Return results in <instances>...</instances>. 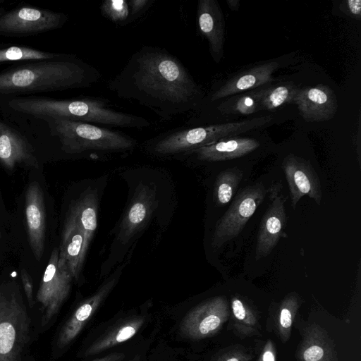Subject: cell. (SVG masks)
Returning <instances> with one entry per match:
<instances>
[{"label":"cell","mask_w":361,"mask_h":361,"mask_svg":"<svg viewBox=\"0 0 361 361\" xmlns=\"http://www.w3.org/2000/svg\"><path fill=\"white\" fill-rule=\"evenodd\" d=\"M102 14L111 22L126 25L129 18L128 1L125 0H106L100 6Z\"/></svg>","instance_id":"obj_29"},{"label":"cell","mask_w":361,"mask_h":361,"mask_svg":"<svg viewBox=\"0 0 361 361\" xmlns=\"http://www.w3.org/2000/svg\"><path fill=\"white\" fill-rule=\"evenodd\" d=\"M83 243V232L71 207L62 233L58 267L67 269L75 280L78 279L84 263L82 260Z\"/></svg>","instance_id":"obj_14"},{"label":"cell","mask_w":361,"mask_h":361,"mask_svg":"<svg viewBox=\"0 0 361 361\" xmlns=\"http://www.w3.org/2000/svg\"><path fill=\"white\" fill-rule=\"evenodd\" d=\"M144 322V318L135 317L122 323L94 342L87 349L85 355H96L130 339L142 326Z\"/></svg>","instance_id":"obj_22"},{"label":"cell","mask_w":361,"mask_h":361,"mask_svg":"<svg viewBox=\"0 0 361 361\" xmlns=\"http://www.w3.org/2000/svg\"><path fill=\"white\" fill-rule=\"evenodd\" d=\"M124 357L125 354L123 353H113L92 361H122Z\"/></svg>","instance_id":"obj_36"},{"label":"cell","mask_w":361,"mask_h":361,"mask_svg":"<svg viewBox=\"0 0 361 361\" xmlns=\"http://www.w3.org/2000/svg\"><path fill=\"white\" fill-rule=\"evenodd\" d=\"M300 302L301 300L298 294L292 292L283 299L277 309L275 318L276 329L278 336L284 343L290 338Z\"/></svg>","instance_id":"obj_24"},{"label":"cell","mask_w":361,"mask_h":361,"mask_svg":"<svg viewBox=\"0 0 361 361\" xmlns=\"http://www.w3.org/2000/svg\"><path fill=\"white\" fill-rule=\"evenodd\" d=\"M15 341V330L8 322L0 324V354L9 353Z\"/></svg>","instance_id":"obj_30"},{"label":"cell","mask_w":361,"mask_h":361,"mask_svg":"<svg viewBox=\"0 0 361 361\" xmlns=\"http://www.w3.org/2000/svg\"><path fill=\"white\" fill-rule=\"evenodd\" d=\"M198 29L207 40L213 60L219 63L224 54L225 20L216 0H199L197 7Z\"/></svg>","instance_id":"obj_13"},{"label":"cell","mask_w":361,"mask_h":361,"mask_svg":"<svg viewBox=\"0 0 361 361\" xmlns=\"http://www.w3.org/2000/svg\"><path fill=\"white\" fill-rule=\"evenodd\" d=\"M129 5V18L128 24L139 18L151 6L154 0H130Z\"/></svg>","instance_id":"obj_31"},{"label":"cell","mask_w":361,"mask_h":361,"mask_svg":"<svg viewBox=\"0 0 361 361\" xmlns=\"http://www.w3.org/2000/svg\"><path fill=\"white\" fill-rule=\"evenodd\" d=\"M265 88L255 89L244 94L234 97L231 102H226L219 106L224 114L249 115L255 113L261 108V102Z\"/></svg>","instance_id":"obj_26"},{"label":"cell","mask_w":361,"mask_h":361,"mask_svg":"<svg viewBox=\"0 0 361 361\" xmlns=\"http://www.w3.org/2000/svg\"><path fill=\"white\" fill-rule=\"evenodd\" d=\"M0 162L9 170L23 166L37 168L34 149L16 130L0 121Z\"/></svg>","instance_id":"obj_15"},{"label":"cell","mask_w":361,"mask_h":361,"mask_svg":"<svg viewBox=\"0 0 361 361\" xmlns=\"http://www.w3.org/2000/svg\"><path fill=\"white\" fill-rule=\"evenodd\" d=\"M228 317L226 298H212L196 306L185 316L180 324V331L191 339L205 338L216 334Z\"/></svg>","instance_id":"obj_7"},{"label":"cell","mask_w":361,"mask_h":361,"mask_svg":"<svg viewBox=\"0 0 361 361\" xmlns=\"http://www.w3.org/2000/svg\"><path fill=\"white\" fill-rule=\"evenodd\" d=\"M259 146V142L255 139L235 136L200 147L187 154L194 155L202 161L214 162L243 157Z\"/></svg>","instance_id":"obj_19"},{"label":"cell","mask_w":361,"mask_h":361,"mask_svg":"<svg viewBox=\"0 0 361 361\" xmlns=\"http://www.w3.org/2000/svg\"><path fill=\"white\" fill-rule=\"evenodd\" d=\"M282 169L288 185L293 209L303 196L309 197L319 206L321 205V183L317 172L308 161L290 154L284 158Z\"/></svg>","instance_id":"obj_9"},{"label":"cell","mask_w":361,"mask_h":361,"mask_svg":"<svg viewBox=\"0 0 361 361\" xmlns=\"http://www.w3.org/2000/svg\"><path fill=\"white\" fill-rule=\"evenodd\" d=\"M281 185L273 184L268 190L271 200L264 213L258 230L255 249V259L259 260L267 257L277 245L281 238H286L285 228L287 215L285 200L281 192Z\"/></svg>","instance_id":"obj_8"},{"label":"cell","mask_w":361,"mask_h":361,"mask_svg":"<svg viewBox=\"0 0 361 361\" xmlns=\"http://www.w3.org/2000/svg\"><path fill=\"white\" fill-rule=\"evenodd\" d=\"M298 361H339L334 341L319 325L307 326L296 352Z\"/></svg>","instance_id":"obj_18"},{"label":"cell","mask_w":361,"mask_h":361,"mask_svg":"<svg viewBox=\"0 0 361 361\" xmlns=\"http://www.w3.org/2000/svg\"><path fill=\"white\" fill-rule=\"evenodd\" d=\"M279 68L277 61L264 63L238 73L214 92L211 102L232 96L246 90H252L274 80L272 75Z\"/></svg>","instance_id":"obj_16"},{"label":"cell","mask_w":361,"mask_h":361,"mask_svg":"<svg viewBox=\"0 0 361 361\" xmlns=\"http://www.w3.org/2000/svg\"><path fill=\"white\" fill-rule=\"evenodd\" d=\"M233 326L243 336L259 334V324L257 317L248 302L242 297L234 295L231 302Z\"/></svg>","instance_id":"obj_23"},{"label":"cell","mask_w":361,"mask_h":361,"mask_svg":"<svg viewBox=\"0 0 361 361\" xmlns=\"http://www.w3.org/2000/svg\"><path fill=\"white\" fill-rule=\"evenodd\" d=\"M20 277L25 288L26 295L28 299L31 300L32 297V286L31 278L29 274L24 269H22L20 270Z\"/></svg>","instance_id":"obj_35"},{"label":"cell","mask_w":361,"mask_h":361,"mask_svg":"<svg viewBox=\"0 0 361 361\" xmlns=\"http://www.w3.org/2000/svg\"><path fill=\"white\" fill-rule=\"evenodd\" d=\"M118 97L169 120L198 106L202 92L183 63L167 50L142 46L109 82Z\"/></svg>","instance_id":"obj_1"},{"label":"cell","mask_w":361,"mask_h":361,"mask_svg":"<svg viewBox=\"0 0 361 361\" xmlns=\"http://www.w3.org/2000/svg\"><path fill=\"white\" fill-rule=\"evenodd\" d=\"M271 115L204 126L170 130L149 141L148 148L160 156L187 154L221 140L235 137L270 123Z\"/></svg>","instance_id":"obj_4"},{"label":"cell","mask_w":361,"mask_h":361,"mask_svg":"<svg viewBox=\"0 0 361 361\" xmlns=\"http://www.w3.org/2000/svg\"><path fill=\"white\" fill-rule=\"evenodd\" d=\"M25 219L27 237L35 259L39 262L44 250L46 212L40 185L32 182L25 192Z\"/></svg>","instance_id":"obj_11"},{"label":"cell","mask_w":361,"mask_h":361,"mask_svg":"<svg viewBox=\"0 0 361 361\" xmlns=\"http://www.w3.org/2000/svg\"><path fill=\"white\" fill-rule=\"evenodd\" d=\"M59 248L52 250L44 272L38 297L53 307L58 306L67 296L73 277L65 268L58 267Z\"/></svg>","instance_id":"obj_17"},{"label":"cell","mask_w":361,"mask_h":361,"mask_svg":"<svg viewBox=\"0 0 361 361\" xmlns=\"http://www.w3.org/2000/svg\"><path fill=\"white\" fill-rule=\"evenodd\" d=\"M128 361H140V356L139 355H136Z\"/></svg>","instance_id":"obj_39"},{"label":"cell","mask_w":361,"mask_h":361,"mask_svg":"<svg viewBox=\"0 0 361 361\" xmlns=\"http://www.w3.org/2000/svg\"><path fill=\"white\" fill-rule=\"evenodd\" d=\"M61 149L69 154L126 152L134 149L136 140L117 130L97 125L61 118H44Z\"/></svg>","instance_id":"obj_3"},{"label":"cell","mask_w":361,"mask_h":361,"mask_svg":"<svg viewBox=\"0 0 361 361\" xmlns=\"http://www.w3.org/2000/svg\"><path fill=\"white\" fill-rule=\"evenodd\" d=\"M125 264L117 268L115 272L102 284L97 291L87 299L76 310L66 328L64 340L68 342L75 337L86 322L91 318L101 303L117 283Z\"/></svg>","instance_id":"obj_20"},{"label":"cell","mask_w":361,"mask_h":361,"mask_svg":"<svg viewBox=\"0 0 361 361\" xmlns=\"http://www.w3.org/2000/svg\"><path fill=\"white\" fill-rule=\"evenodd\" d=\"M84 235L82 260L84 262L90 243L97 226L98 200L95 191L86 190L72 206Z\"/></svg>","instance_id":"obj_21"},{"label":"cell","mask_w":361,"mask_h":361,"mask_svg":"<svg viewBox=\"0 0 361 361\" xmlns=\"http://www.w3.org/2000/svg\"><path fill=\"white\" fill-rule=\"evenodd\" d=\"M243 176V172L237 167L224 170L218 175L213 192L214 202L217 206L224 207L231 200Z\"/></svg>","instance_id":"obj_25"},{"label":"cell","mask_w":361,"mask_h":361,"mask_svg":"<svg viewBox=\"0 0 361 361\" xmlns=\"http://www.w3.org/2000/svg\"><path fill=\"white\" fill-rule=\"evenodd\" d=\"M100 78L94 67L75 58L39 61L0 73V94L83 88Z\"/></svg>","instance_id":"obj_2"},{"label":"cell","mask_w":361,"mask_h":361,"mask_svg":"<svg viewBox=\"0 0 361 361\" xmlns=\"http://www.w3.org/2000/svg\"><path fill=\"white\" fill-rule=\"evenodd\" d=\"M157 205L154 186L139 185L123 216L117 240L121 243H127L147 222Z\"/></svg>","instance_id":"obj_12"},{"label":"cell","mask_w":361,"mask_h":361,"mask_svg":"<svg viewBox=\"0 0 361 361\" xmlns=\"http://www.w3.org/2000/svg\"><path fill=\"white\" fill-rule=\"evenodd\" d=\"M355 147L359 166H360V125L359 123L357 136L355 137Z\"/></svg>","instance_id":"obj_37"},{"label":"cell","mask_w":361,"mask_h":361,"mask_svg":"<svg viewBox=\"0 0 361 361\" xmlns=\"http://www.w3.org/2000/svg\"><path fill=\"white\" fill-rule=\"evenodd\" d=\"M257 361H276V349L271 340L265 343Z\"/></svg>","instance_id":"obj_34"},{"label":"cell","mask_w":361,"mask_h":361,"mask_svg":"<svg viewBox=\"0 0 361 361\" xmlns=\"http://www.w3.org/2000/svg\"><path fill=\"white\" fill-rule=\"evenodd\" d=\"M299 90L290 82L265 88L261 102L262 109L274 110L294 102Z\"/></svg>","instance_id":"obj_27"},{"label":"cell","mask_w":361,"mask_h":361,"mask_svg":"<svg viewBox=\"0 0 361 361\" xmlns=\"http://www.w3.org/2000/svg\"><path fill=\"white\" fill-rule=\"evenodd\" d=\"M294 103L297 104L300 116L307 122L330 120L338 109L334 92L323 84L300 89Z\"/></svg>","instance_id":"obj_10"},{"label":"cell","mask_w":361,"mask_h":361,"mask_svg":"<svg viewBox=\"0 0 361 361\" xmlns=\"http://www.w3.org/2000/svg\"><path fill=\"white\" fill-rule=\"evenodd\" d=\"M61 57H62L61 54L25 47L12 46L0 49V63L18 61H46Z\"/></svg>","instance_id":"obj_28"},{"label":"cell","mask_w":361,"mask_h":361,"mask_svg":"<svg viewBox=\"0 0 361 361\" xmlns=\"http://www.w3.org/2000/svg\"><path fill=\"white\" fill-rule=\"evenodd\" d=\"M252 355L240 348H233L224 353L216 361H250Z\"/></svg>","instance_id":"obj_33"},{"label":"cell","mask_w":361,"mask_h":361,"mask_svg":"<svg viewBox=\"0 0 361 361\" xmlns=\"http://www.w3.org/2000/svg\"><path fill=\"white\" fill-rule=\"evenodd\" d=\"M340 9L347 16L357 20L361 19L360 0L343 1L340 4Z\"/></svg>","instance_id":"obj_32"},{"label":"cell","mask_w":361,"mask_h":361,"mask_svg":"<svg viewBox=\"0 0 361 361\" xmlns=\"http://www.w3.org/2000/svg\"><path fill=\"white\" fill-rule=\"evenodd\" d=\"M0 237H1V233H0Z\"/></svg>","instance_id":"obj_40"},{"label":"cell","mask_w":361,"mask_h":361,"mask_svg":"<svg viewBox=\"0 0 361 361\" xmlns=\"http://www.w3.org/2000/svg\"><path fill=\"white\" fill-rule=\"evenodd\" d=\"M226 3L230 9L232 11H238L240 6L239 0H226Z\"/></svg>","instance_id":"obj_38"},{"label":"cell","mask_w":361,"mask_h":361,"mask_svg":"<svg viewBox=\"0 0 361 361\" xmlns=\"http://www.w3.org/2000/svg\"><path fill=\"white\" fill-rule=\"evenodd\" d=\"M269 190L262 183L243 188L214 227L212 246L214 250L237 237L264 200Z\"/></svg>","instance_id":"obj_5"},{"label":"cell","mask_w":361,"mask_h":361,"mask_svg":"<svg viewBox=\"0 0 361 361\" xmlns=\"http://www.w3.org/2000/svg\"><path fill=\"white\" fill-rule=\"evenodd\" d=\"M0 14H1V12H0Z\"/></svg>","instance_id":"obj_41"},{"label":"cell","mask_w":361,"mask_h":361,"mask_svg":"<svg viewBox=\"0 0 361 361\" xmlns=\"http://www.w3.org/2000/svg\"><path fill=\"white\" fill-rule=\"evenodd\" d=\"M66 20L67 16L62 13L23 6L0 16V32L15 35H35L59 28Z\"/></svg>","instance_id":"obj_6"}]
</instances>
